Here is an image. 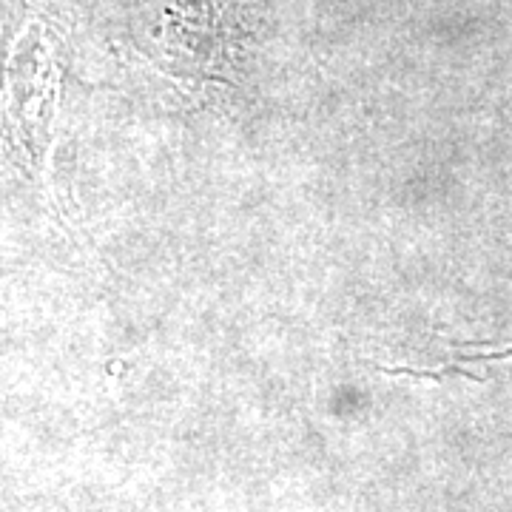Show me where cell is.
<instances>
[{
    "mask_svg": "<svg viewBox=\"0 0 512 512\" xmlns=\"http://www.w3.org/2000/svg\"><path fill=\"white\" fill-rule=\"evenodd\" d=\"M60 69L46 29L32 23L15 40L3 69V128L29 174H43L55 143Z\"/></svg>",
    "mask_w": 512,
    "mask_h": 512,
    "instance_id": "obj_1",
    "label": "cell"
},
{
    "mask_svg": "<svg viewBox=\"0 0 512 512\" xmlns=\"http://www.w3.org/2000/svg\"><path fill=\"white\" fill-rule=\"evenodd\" d=\"M248 35V0H171L163 43L185 77L211 80L228 69Z\"/></svg>",
    "mask_w": 512,
    "mask_h": 512,
    "instance_id": "obj_2",
    "label": "cell"
}]
</instances>
